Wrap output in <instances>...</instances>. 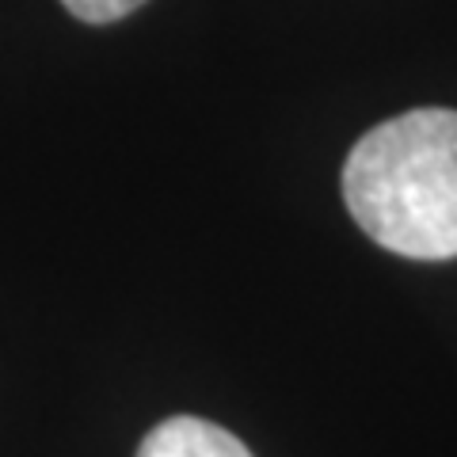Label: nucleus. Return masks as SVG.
Segmentation results:
<instances>
[{
    "instance_id": "f257e3e1",
    "label": "nucleus",
    "mask_w": 457,
    "mask_h": 457,
    "mask_svg": "<svg viewBox=\"0 0 457 457\" xmlns=\"http://www.w3.org/2000/svg\"><path fill=\"white\" fill-rule=\"evenodd\" d=\"M362 233L404 260L457 255V111L420 107L374 126L343 164Z\"/></svg>"
},
{
    "instance_id": "f03ea898",
    "label": "nucleus",
    "mask_w": 457,
    "mask_h": 457,
    "mask_svg": "<svg viewBox=\"0 0 457 457\" xmlns=\"http://www.w3.org/2000/svg\"><path fill=\"white\" fill-rule=\"evenodd\" d=\"M137 457H252V450L218 423L198 416H171L145 435Z\"/></svg>"
},
{
    "instance_id": "7ed1b4c3",
    "label": "nucleus",
    "mask_w": 457,
    "mask_h": 457,
    "mask_svg": "<svg viewBox=\"0 0 457 457\" xmlns=\"http://www.w3.org/2000/svg\"><path fill=\"white\" fill-rule=\"evenodd\" d=\"M62 4L73 12L80 23H114V20H126L130 12H137L145 0H62Z\"/></svg>"
}]
</instances>
